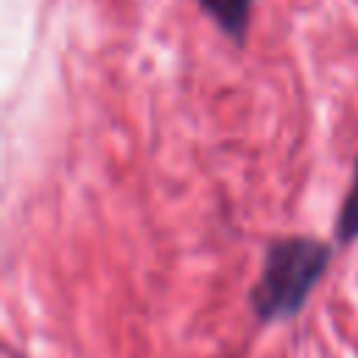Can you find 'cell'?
Masks as SVG:
<instances>
[{
  "instance_id": "obj_1",
  "label": "cell",
  "mask_w": 358,
  "mask_h": 358,
  "mask_svg": "<svg viewBox=\"0 0 358 358\" xmlns=\"http://www.w3.org/2000/svg\"><path fill=\"white\" fill-rule=\"evenodd\" d=\"M330 246L308 238L288 235L268 243L260 277L252 288V308L263 322L291 319L330 263Z\"/></svg>"
},
{
  "instance_id": "obj_2",
  "label": "cell",
  "mask_w": 358,
  "mask_h": 358,
  "mask_svg": "<svg viewBox=\"0 0 358 358\" xmlns=\"http://www.w3.org/2000/svg\"><path fill=\"white\" fill-rule=\"evenodd\" d=\"M199 6L235 45L246 42L255 0H199Z\"/></svg>"
},
{
  "instance_id": "obj_3",
  "label": "cell",
  "mask_w": 358,
  "mask_h": 358,
  "mask_svg": "<svg viewBox=\"0 0 358 358\" xmlns=\"http://www.w3.org/2000/svg\"><path fill=\"white\" fill-rule=\"evenodd\" d=\"M336 235H338L341 243H352L358 238V157H355V165H352L350 190H347L344 204H341L338 218H336Z\"/></svg>"
}]
</instances>
